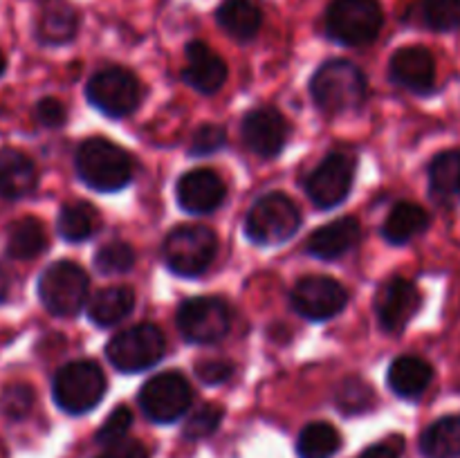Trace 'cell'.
<instances>
[{
	"instance_id": "obj_1",
	"label": "cell",
	"mask_w": 460,
	"mask_h": 458,
	"mask_svg": "<svg viewBox=\"0 0 460 458\" xmlns=\"http://www.w3.org/2000/svg\"><path fill=\"white\" fill-rule=\"evenodd\" d=\"M310 94L319 110L328 115L355 110L367 97V76L355 63L346 58L328 61L314 72L310 81Z\"/></svg>"
},
{
	"instance_id": "obj_2",
	"label": "cell",
	"mask_w": 460,
	"mask_h": 458,
	"mask_svg": "<svg viewBox=\"0 0 460 458\" xmlns=\"http://www.w3.org/2000/svg\"><path fill=\"white\" fill-rule=\"evenodd\" d=\"M76 171L90 189L102 193L121 191L133 178L128 153L103 137L85 139L76 151Z\"/></svg>"
},
{
	"instance_id": "obj_3",
	"label": "cell",
	"mask_w": 460,
	"mask_h": 458,
	"mask_svg": "<svg viewBox=\"0 0 460 458\" xmlns=\"http://www.w3.org/2000/svg\"><path fill=\"white\" fill-rule=\"evenodd\" d=\"M54 402L70 416H81L97 407L106 395V377L99 364L76 359L57 371L52 380Z\"/></svg>"
},
{
	"instance_id": "obj_4",
	"label": "cell",
	"mask_w": 460,
	"mask_h": 458,
	"mask_svg": "<svg viewBox=\"0 0 460 458\" xmlns=\"http://www.w3.org/2000/svg\"><path fill=\"white\" fill-rule=\"evenodd\" d=\"M382 25L385 13L377 0H332L326 12V34L349 48L373 43Z\"/></svg>"
},
{
	"instance_id": "obj_5",
	"label": "cell",
	"mask_w": 460,
	"mask_h": 458,
	"mask_svg": "<svg viewBox=\"0 0 460 458\" xmlns=\"http://www.w3.org/2000/svg\"><path fill=\"white\" fill-rule=\"evenodd\" d=\"M301 227V211L286 193H268L247 211L245 233L252 242L265 247L290 241Z\"/></svg>"
},
{
	"instance_id": "obj_6",
	"label": "cell",
	"mask_w": 460,
	"mask_h": 458,
	"mask_svg": "<svg viewBox=\"0 0 460 458\" xmlns=\"http://www.w3.org/2000/svg\"><path fill=\"white\" fill-rule=\"evenodd\" d=\"M90 278L81 265L57 260L39 278V296L54 317H75L88 304Z\"/></svg>"
},
{
	"instance_id": "obj_7",
	"label": "cell",
	"mask_w": 460,
	"mask_h": 458,
	"mask_svg": "<svg viewBox=\"0 0 460 458\" xmlns=\"http://www.w3.org/2000/svg\"><path fill=\"white\" fill-rule=\"evenodd\" d=\"M218 251V238L205 225H182L166 236L162 256L178 277H200Z\"/></svg>"
},
{
	"instance_id": "obj_8",
	"label": "cell",
	"mask_w": 460,
	"mask_h": 458,
	"mask_svg": "<svg viewBox=\"0 0 460 458\" xmlns=\"http://www.w3.org/2000/svg\"><path fill=\"white\" fill-rule=\"evenodd\" d=\"M164 332L153 323H137L117 332L106 346L112 366L121 373H139L155 366L164 357Z\"/></svg>"
},
{
	"instance_id": "obj_9",
	"label": "cell",
	"mask_w": 460,
	"mask_h": 458,
	"mask_svg": "<svg viewBox=\"0 0 460 458\" xmlns=\"http://www.w3.org/2000/svg\"><path fill=\"white\" fill-rule=\"evenodd\" d=\"M139 409L148 420L169 425L180 420L193 402V391L187 377L178 371H164L153 375L137 395Z\"/></svg>"
},
{
	"instance_id": "obj_10",
	"label": "cell",
	"mask_w": 460,
	"mask_h": 458,
	"mask_svg": "<svg viewBox=\"0 0 460 458\" xmlns=\"http://www.w3.org/2000/svg\"><path fill=\"white\" fill-rule=\"evenodd\" d=\"M85 97L103 115L121 119L137 110L142 101V84L126 67H106L88 81Z\"/></svg>"
},
{
	"instance_id": "obj_11",
	"label": "cell",
	"mask_w": 460,
	"mask_h": 458,
	"mask_svg": "<svg viewBox=\"0 0 460 458\" xmlns=\"http://www.w3.org/2000/svg\"><path fill=\"white\" fill-rule=\"evenodd\" d=\"M180 332L191 344H216L232 328V313L218 296H193L178 308Z\"/></svg>"
},
{
	"instance_id": "obj_12",
	"label": "cell",
	"mask_w": 460,
	"mask_h": 458,
	"mask_svg": "<svg viewBox=\"0 0 460 458\" xmlns=\"http://www.w3.org/2000/svg\"><path fill=\"white\" fill-rule=\"evenodd\" d=\"M349 304V292L331 277H304L292 290V308L308 321H328Z\"/></svg>"
},
{
	"instance_id": "obj_13",
	"label": "cell",
	"mask_w": 460,
	"mask_h": 458,
	"mask_svg": "<svg viewBox=\"0 0 460 458\" xmlns=\"http://www.w3.org/2000/svg\"><path fill=\"white\" fill-rule=\"evenodd\" d=\"M355 164L344 153H331L305 180V193L319 209H332L349 198Z\"/></svg>"
},
{
	"instance_id": "obj_14",
	"label": "cell",
	"mask_w": 460,
	"mask_h": 458,
	"mask_svg": "<svg viewBox=\"0 0 460 458\" xmlns=\"http://www.w3.org/2000/svg\"><path fill=\"white\" fill-rule=\"evenodd\" d=\"M420 304L422 296L416 283L402 277L389 278L376 295V313L380 326L391 335H398L416 317Z\"/></svg>"
},
{
	"instance_id": "obj_15",
	"label": "cell",
	"mask_w": 460,
	"mask_h": 458,
	"mask_svg": "<svg viewBox=\"0 0 460 458\" xmlns=\"http://www.w3.org/2000/svg\"><path fill=\"white\" fill-rule=\"evenodd\" d=\"M290 135L286 117L274 108H256L243 119V142L259 157L272 160L283 151Z\"/></svg>"
},
{
	"instance_id": "obj_16",
	"label": "cell",
	"mask_w": 460,
	"mask_h": 458,
	"mask_svg": "<svg viewBox=\"0 0 460 458\" xmlns=\"http://www.w3.org/2000/svg\"><path fill=\"white\" fill-rule=\"evenodd\" d=\"M175 196H178V205L187 214L205 216L223 205L227 189H225L223 178L216 171L193 169L178 180Z\"/></svg>"
},
{
	"instance_id": "obj_17",
	"label": "cell",
	"mask_w": 460,
	"mask_h": 458,
	"mask_svg": "<svg viewBox=\"0 0 460 458\" xmlns=\"http://www.w3.org/2000/svg\"><path fill=\"white\" fill-rule=\"evenodd\" d=\"M389 76L394 84L400 85V88L420 94L429 92V90L434 88L436 81L434 57H431L429 49L420 48V45L400 48L398 52L391 57Z\"/></svg>"
},
{
	"instance_id": "obj_18",
	"label": "cell",
	"mask_w": 460,
	"mask_h": 458,
	"mask_svg": "<svg viewBox=\"0 0 460 458\" xmlns=\"http://www.w3.org/2000/svg\"><path fill=\"white\" fill-rule=\"evenodd\" d=\"M184 54H187V67L182 79L202 94L218 92L227 81V66L223 58L202 40H191Z\"/></svg>"
},
{
	"instance_id": "obj_19",
	"label": "cell",
	"mask_w": 460,
	"mask_h": 458,
	"mask_svg": "<svg viewBox=\"0 0 460 458\" xmlns=\"http://www.w3.org/2000/svg\"><path fill=\"white\" fill-rule=\"evenodd\" d=\"M359 238H362L359 220L346 216V218L332 220V223L323 225L317 232L310 233L305 250H308V254L317 256L322 260H335L349 254L350 250H355Z\"/></svg>"
},
{
	"instance_id": "obj_20",
	"label": "cell",
	"mask_w": 460,
	"mask_h": 458,
	"mask_svg": "<svg viewBox=\"0 0 460 458\" xmlns=\"http://www.w3.org/2000/svg\"><path fill=\"white\" fill-rule=\"evenodd\" d=\"M79 13L67 0H43L36 18V36L45 45H63L75 39Z\"/></svg>"
},
{
	"instance_id": "obj_21",
	"label": "cell",
	"mask_w": 460,
	"mask_h": 458,
	"mask_svg": "<svg viewBox=\"0 0 460 458\" xmlns=\"http://www.w3.org/2000/svg\"><path fill=\"white\" fill-rule=\"evenodd\" d=\"M36 184H39V173L30 157L13 148L0 151V198L21 200L34 191Z\"/></svg>"
},
{
	"instance_id": "obj_22",
	"label": "cell",
	"mask_w": 460,
	"mask_h": 458,
	"mask_svg": "<svg viewBox=\"0 0 460 458\" xmlns=\"http://www.w3.org/2000/svg\"><path fill=\"white\" fill-rule=\"evenodd\" d=\"M431 377H434V368L429 362L418 355H402L389 366L386 382L395 395L413 400L425 393L427 386L431 384Z\"/></svg>"
},
{
	"instance_id": "obj_23",
	"label": "cell",
	"mask_w": 460,
	"mask_h": 458,
	"mask_svg": "<svg viewBox=\"0 0 460 458\" xmlns=\"http://www.w3.org/2000/svg\"><path fill=\"white\" fill-rule=\"evenodd\" d=\"M88 317L94 326L111 328L128 317L135 308V292L126 286H111L88 299Z\"/></svg>"
},
{
	"instance_id": "obj_24",
	"label": "cell",
	"mask_w": 460,
	"mask_h": 458,
	"mask_svg": "<svg viewBox=\"0 0 460 458\" xmlns=\"http://www.w3.org/2000/svg\"><path fill=\"white\" fill-rule=\"evenodd\" d=\"M429 227V214L416 202L402 200L394 205L382 225V233L391 245H404Z\"/></svg>"
},
{
	"instance_id": "obj_25",
	"label": "cell",
	"mask_w": 460,
	"mask_h": 458,
	"mask_svg": "<svg viewBox=\"0 0 460 458\" xmlns=\"http://www.w3.org/2000/svg\"><path fill=\"white\" fill-rule=\"evenodd\" d=\"M216 21L232 39L250 40L259 34L263 16L252 0H223L216 12Z\"/></svg>"
},
{
	"instance_id": "obj_26",
	"label": "cell",
	"mask_w": 460,
	"mask_h": 458,
	"mask_svg": "<svg viewBox=\"0 0 460 458\" xmlns=\"http://www.w3.org/2000/svg\"><path fill=\"white\" fill-rule=\"evenodd\" d=\"M420 452L425 458H460V418L445 416L427 427Z\"/></svg>"
},
{
	"instance_id": "obj_27",
	"label": "cell",
	"mask_w": 460,
	"mask_h": 458,
	"mask_svg": "<svg viewBox=\"0 0 460 458\" xmlns=\"http://www.w3.org/2000/svg\"><path fill=\"white\" fill-rule=\"evenodd\" d=\"M429 191L445 205L460 202V151L440 153L429 166Z\"/></svg>"
},
{
	"instance_id": "obj_28",
	"label": "cell",
	"mask_w": 460,
	"mask_h": 458,
	"mask_svg": "<svg viewBox=\"0 0 460 458\" xmlns=\"http://www.w3.org/2000/svg\"><path fill=\"white\" fill-rule=\"evenodd\" d=\"M48 245L43 225L36 218H21L9 225L7 254L16 260H27L39 256Z\"/></svg>"
},
{
	"instance_id": "obj_29",
	"label": "cell",
	"mask_w": 460,
	"mask_h": 458,
	"mask_svg": "<svg viewBox=\"0 0 460 458\" xmlns=\"http://www.w3.org/2000/svg\"><path fill=\"white\" fill-rule=\"evenodd\" d=\"M341 447V436L331 422H310L296 440L299 458H332Z\"/></svg>"
},
{
	"instance_id": "obj_30",
	"label": "cell",
	"mask_w": 460,
	"mask_h": 458,
	"mask_svg": "<svg viewBox=\"0 0 460 458\" xmlns=\"http://www.w3.org/2000/svg\"><path fill=\"white\" fill-rule=\"evenodd\" d=\"M58 233L70 242H84L97 229V214L88 202H70L63 205L57 220Z\"/></svg>"
},
{
	"instance_id": "obj_31",
	"label": "cell",
	"mask_w": 460,
	"mask_h": 458,
	"mask_svg": "<svg viewBox=\"0 0 460 458\" xmlns=\"http://www.w3.org/2000/svg\"><path fill=\"white\" fill-rule=\"evenodd\" d=\"M94 265L103 274H124L135 265V251L128 242L111 241L99 247L94 254Z\"/></svg>"
},
{
	"instance_id": "obj_32",
	"label": "cell",
	"mask_w": 460,
	"mask_h": 458,
	"mask_svg": "<svg viewBox=\"0 0 460 458\" xmlns=\"http://www.w3.org/2000/svg\"><path fill=\"white\" fill-rule=\"evenodd\" d=\"M422 18L434 31H452L460 27V0H425Z\"/></svg>"
},
{
	"instance_id": "obj_33",
	"label": "cell",
	"mask_w": 460,
	"mask_h": 458,
	"mask_svg": "<svg viewBox=\"0 0 460 458\" xmlns=\"http://www.w3.org/2000/svg\"><path fill=\"white\" fill-rule=\"evenodd\" d=\"M220 420H223V409L216 407V404H202L200 409H196V411L187 418L182 436L187 440L207 438V436H211L218 429Z\"/></svg>"
},
{
	"instance_id": "obj_34",
	"label": "cell",
	"mask_w": 460,
	"mask_h": 458,
	"mask_svg": "<svg viewBox=\"0 0 460 458\" xmlns=\"http://www.w3.org/2000/svg\"><path fill=\"white\" fill-rule=\"evenodd\" d=\"M130 425H133V413H130L128 407L119 404V407L112 409L111 416H108L106 420H103V425L99 427L94 440H97L99 445H103V447L119 443V440L126 438Z\"/></svg>"
},
{
	"instance_id": "obj_35",
	"label": "cell",
	"mask_w": 460,
	"mask_h": 458,
	"mask_svg": "<svg viewBox=\"0 0 460 458\" xmlns=\"http://www.w3.org/2000/svg\"><path fill=\"white\" fill-rule=\"evenodd\" d=\"M227 142V135H225L223 126L216 124H205L193 133L191 137V146H189V153L193 157H205L211 155V153L220 151Z\"/></svg>"
},
{
	"instance_id": "obj_36",
	"label": "cell",
	"mask_w": 460,
	"mask_h": 458,
	"mask_svg": "<svg viewBox=\"0 0 460 458\" xmlns=\"http://www.w3.org/2000/svg\"><path fill=\"white\" fill-rule=\"evenodd\" d=\"M337 398H340V404L341 409H344L346 413H353V411H364V409L371 404V389H368L364 382L359 380H349L344 386L340 389V393H337Z\"/></svg>"
},
{
	"instance_id": "obj_37",
	"label": "cell",
	"mask_w": 460,
	"mask_h": 458,
	"mask_svg": "<svg viewBox=\"0 0 460 458\" xmlns=\"http://www.w3.org/2000/svg\"><path fill=\"white\" fill-rule=\"evenodd\" d=\"M31 402H34V393H31L30 386L25 384L9 386L3 393V411L7 413L9 418L27 416V411L31 409Z\"/></svg>"
},
{
	"instance_id": "obj_38",
	"label": "cell",
	"mask_w": 460,
	"mask_h": 458,
	"mask_svg": "<svg viewBox=\"0 0 460 458\" xmlns=\"http://www.w3.org/2000/svg\"><path fill=\"white\" fill-rule=\"evenodd\" d=\"M36 119L48 128H58L66 124V108L58 99H40L36 103Z\"/></svg>"
},
{
	"instance_id": "obj_39",
	"label": "cell",
	"mask_w": 460,
	"mask_h": 458,
	"mask_svg": "<svg viewBox=\"0 0 460 458\" xmlns=\"http://www.w3.org/2000/svg\"><path fill=\"white\" fill-rule=\"evenodd\" d=\"M234 366L229 362H223V359H207V362L198 364L196 373L205 384H220V382L229 380Z\"/></svg>"
},
{
	"instance_id": "obj_40",
	"label": "cell",
	"mask_w": 460,
	"mask_h": 458,
	"mask_svg": "<svg viewBox=\"0 0 460 458\" xmlns=\"http://www.w3.org/2000/svg\"><path fill=\"white\" fill-rule=\"evenodd\" d=\"M97 458H148V449L139 440L124 438L115 445H108L106 452Z\"/></svg>"
},
{
	"instance_id": "obj_41",
	"label": "cell",
	"mask_w": 460,
	"mask_h": 458,
	"mask_svg": "<svg viewBox=\"0 0 460 458\" xmlns=\"http://www.w3.org/2000/svg\"><path fill=\"white\" fill-rule=\"evenodd\" d=\"M402 449H404L402 438H398V436H395V438L382 440V443L364 449V454L359 458H400L402 456Z\"/></svg>"
},
{
	"instance_id": "obj_42",
	"label": "cell",
	"mask_w": 460,
	"mask_h": 458,
	"mask_svg": "<svg viewBox=\"0 0 460 458\" xmlns=\"http://www.w3.org/2000/svg\"><path fill=\"white\" fill-rule=\"evenodd\" d=\"M9 295V274L4 272V268H0V304L7 299Z\"/></svg>"
},
{
	"instance_id": "obj_43",
	"label": "cell",
	"mask_w": 460,
	"mask_h": 458,
	"mask_svg": "<svg viewBox=\"0 0 460 458\" xmlns=\"http://www.w3.org/2000/svg\"><path fill=\"white\" fill-rule=\"evenodd\" d=\"M4 67H7V61H4V54H3V52H0V76H3Z\"/></svg>"
}]
</instances>
